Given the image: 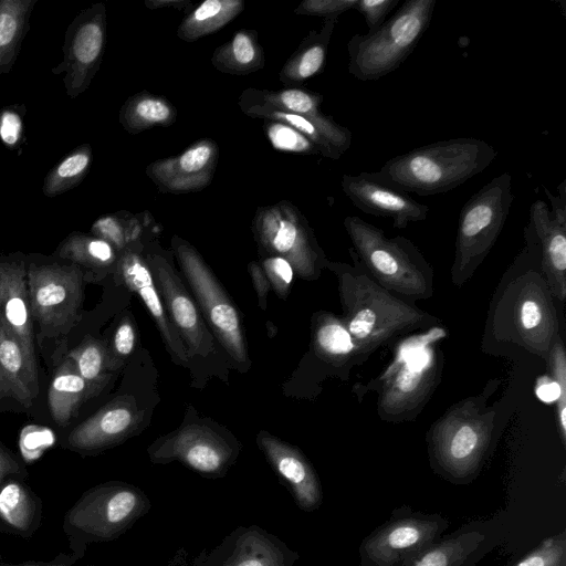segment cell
<instances>
[{"label":"cell","mask_w":566,"mask_h":566,"mask_svg":"<svg viewBox=\"0 0 566 566\" xmlns=\"http://www.w3.org/2000/svg\"><path fill=\"white\" fill-rule=\"evenodd\" d=\"M77 371L72 358L65 359L51 381L48 401L51 416L60 427H65L80 405L95 390Z\"/></svg>","instance_id":"f546056e"},{"label":"cell","mask_w":566,"mask_h":566,"mask_svg":"<svg viewBox=\"0 0 566 566\" xmlns=\"http://www.w3.org/2000/svg\"><path fill=\"white\" fill-rule=\"evenodd\" d=\"M78 374L90 384L101 386L106 381L109 368L108 349L96 339L86 340L71 353Z\"/></svg>","instance_id":"e575fe53"},{"label":"cell","mask_w":566,"mask_h":566,"mask_svg":"<svg viewBox=\"0 0 566 566\" xmlns=\"http://www.w3.org/2000/svg\"><path fill=\"white\" fill-rule=\"evenodd\" d=\"M85 566H94V565H85Z\"/></svg>","instance_id":"db71d44e"},{"label":"cell","mask_w":566,"mask_h":566,"mask_svg":"<svg viewBox=\"0 0 566 566\" xmlns=\"http://www.w3.org/2000/svg\"><path fill=\"white\" fill-rule=\"evenodd\" d=\"M512 566H566V532L546 537Z\"/></svg>","instance_id":"8d00e7d4"},{"label":"cell","mask_w":566,"mask_h":566,"mask_svg":"<svg viewBox=\"0 0 566 566\" xmlns=\"http://www.w3.org/2000/svg\"><path fill=\"white\" fill-rule=\"evenodd\" d=\"M88 156L85 154H75L65 159L57 168L61 177H73L82 172L88 165Z\"/></svg>","instance_id":"7dc6e473"},{"label":"cell","mask_w":566,"mask_h":566,"mask_svg":"<svg viewBox=\"0 0 566 566\" xmlns=\"http://www.w3.org/2000/svg\"><path fill=\"white\" fill-rule=\"evenodd\" d=\"M248 271L251 275L252 283L258 295L259 306L262 310H265L268 305V295L271 290L270 282L259 262H250Z\"/></svg>","instance_id":"ee69618b"},{"label":"cell","mask_w":566,"mask_h":566,"mask_svg":"<svg viewBox=\"0 0 566 566\" xmlns=\"http://www.w3.org/2000/svg\"><path fill=\"white\" fill-rule=\"evenodd\" d=\"M2 557H1V554H0V562H1Z\"/></svg>","instance_id":"f5cc1de1"},{"label":"cell","mask_w":566,"mask_h":566,"mask_svg":"<svg viewBox=\"0 0 566 566\" xmlns=\"http://www.w3.org/2000/svg\"><path fill=\"white\" fill-rule=\"evenodd\" d=\"M566 181L558 187L555 197L545 187L551 209L537 199L530 208L528 224L532 227L539 252L541 269L554 298H566Z\"/></svg>","instance_id":"2e32d148"},{"label":"cell","mask_w":566,"mask_h":566,"mask_svg":"<svg viewBox=\"0 0 566 566\" xmlns=\"http://www.w3.org/2000/svg\"><path fill=\"white\" fill-rule=\"evenodd\" d=\"M343 224L360 265L378 285L411 304L433 295V268L412 241L389 238L357 216L346 217Z\"/></svg>","instance_id":"8992f818"},{"label":"cell","mask_w":566,"mask_h":566,"mask_svg":"<svg viewBox=\"0 0 566 566\" xmlns=\"http://www.w3.org/2000/svg\"><path fill=\"white\" fill-rule=\"evenodd\" d=\"M43 502L21 479H10L0 488V526L28 538L41 526Z\"/></svg>","instance_id":"d4e9b609"},{"label":"cell","mask_w":566,"mask_h":566,"mask_svg":"<svg viewBox=\"0 0 566 566\" xmlns=\"http://www.w3.org/2000/svg\"><path fill=\"white\" fill-rule=\"evenodd\" d=\"M4 396L11 397V391H10V387L7 382V379L0 368V397H4Z\"/></svg>","instance_id":"816d5d0a"},{"label":"cell","mask_w":566,"mask_h":566,"mask_svg":"<svg viewBox=\"0 0 566 566\" xmlns=\"http://www.w3.org/2000/svg\"><path fill=\"white\" fill-rule=\"evenodd\" d=\"M450 522L439 513L402 505L360 543L359 566H409L438 541Z\"/></svg>","instance_id":"7c38bea8"},{"label":"cell","mask_w":566,"mask_h":566,"mask_svg":"<svg viewBox=\"0 0 566 566\" xmlns=\"http://www.w3.org/2000/svg\"><path fill=\"white\" fill-rule=\"evenodd\" d=\"M323 96L302 87H284L277 91L249 87L239 97L241 112L255 118L265 111L294 113L307 117H319Z\"/></svg>","instance_id":"484cf974"},{"label":"cell","mask_w":566,"mask_h":566,"mask_svg":"<svg viewBox=\"0 0 566 566\" xmlns=\"http://www.w3.org/2000/svg\"><path fill=\"white\" fill-rule=\"evenodd\" d=\"M0 321L36 366L27 276L23 268L14 263H0Z\"/></svg>","instance_id":"7402d4cb"},{"label":"cell","mask_w":566,"mask_h":566,"mask_svg":"<svg viewBox=\"0 0 566 566\" xmlns=\"http://www.w3.org/2000/svg\"><path fill=\"white\" fill-rule=\"evenodd\" d=\"M497 150L474 137L438 140L388 159L374 176L418 196L448 192L485 170Z\"/></svg>","instance_id":"5b68a950"},{"label":"cell","mask_w":566,"mask_h":566,"mask_svg":"<svg viewBox=\"0 0 566 566\" xmlns=\"http://www.w3.org/2000/svg\"><path fill=\"white\" fill-rule=\"evenodd\" d=\"M104 43V32L101 24L91 22L83 25L74 40V54L78 62L91 64L97 60Z\"/></svg>","instance_id":"74e56055"},{"label":"cell","mask_w":566,"mask_h":566,"mask_svg":"<svg viewBox=\"0 0 566 566\" xmlns=\"http://www.w3.org/2000/svg\"><path fill=\"white\" fill-rule=\"evenodd\" d=\"M338 19H325L319 30H312L286 60L279 73L285 87H301L324 70L329 42Z\"/></svg>","instance_id":"4316f807"},{"label":"cell","mask_w":566,"mask_h":566,"mask_svg":"<svg viewBox=\"0 0 566 566\" xmlns=\"http://www.w3.org/2000/svg\"><path fill=\"white\" fill-rule=\"evenodd\" d=\"M490 537L486 532L463 527L442 535L409 566H474L488 552Z\"/></svg>","instance_id":"603a6c76"},{"label":"cell","mask_w":566,"mask_h":566,"mask_svg":"<svg viewBox=\"0 0 566 566\" xmlns=\"http://www.w3.org/2000/svg\"><path fill=\"white\" fill-rule=\"evenodd\" d=\"M211 64L217 71L230 75H248L262 70L265 54L258 32L252 29L237 31L213 51Z\"/></svg>","instance_id":"4dcf8cb0"},{"label":"cell","mask_w":566,"mask_h":566,"mask_svg":"<svg viewBox=\"0 0 566 566\" xmlns=\"http://www.w3.org/2000/svg\"><path fill=\"white\" fill-rule=\"evenodd\" d=\"M144 256L167 315L189 356L207 357L213 349V335L208 331L195 298L163 253L146 251L144 244Z\"/></svg>","instance_id":"5bb4252c"},{"label":"cell","mask_w":566,"mask_h":566,"mask_svg":"<svg viewBox=\"0 0 566 566\" xmlns=\"http://www.w3.org/2000/svg\"><path fill=\"white\" fill-rule=\"evenodd\" d=\"M441 325L398 338L392 359L381 374L365 385V392H377V413L386 422L413 421L432 397L442 379Z\"/></svg>","instance_id":"3957f363"},{"label":"cell","mask_w":566,"mask_h":566,"mask_svg":"<svg viewBox=\"0 0 566 566\" xmlns=\"http://www.w3.org/2000/svg\"><path fill=\"white\" fill-rule=\"evenodd\" d=\"M0 368L11 397L30 408L39 392L38 367L32 365L20 340L0 321Z\"/></svg>","instance_id":"f1b7e54d"},{"label":"cell","mask_w":566,"mask_h":566,"mask_svg":"<svg viewBox=\"0 0 566 566\" xmlns=\"http://www.w3.org/2000/svg\"><path fill=\"white\" fill-rule=\"evenodd\" d=\"M525 247L499 285L485 326V336L510 344L547 364L559 334L554 297L541 269L532 227L524 228Z\"/></svg>","instance_id":"6da1fadb"},{"label":"cell","mask_w":566,"mask_h":566,"mask_svg":"<svg viewBox=\"0 0 566 566\" xmlns=\"http://www.w3.org/2000/svg\"><path fill=\"white\" fill-rule=\"evenodd\" d=\"M145 6L150 9H176L179 11H190L193 4L189 0H145Z\"/></svg>","instance_id":"681fc988"},{"label":"cell","mask_w":566,"mask_h":566,"mask_svg":"<svg viewBox=\"0 0 566 566\" xmlns=\"http://www.w3.org/2000/svg\"><path fill=\"white\" fill-rule=\"evenodd\" d=\"M514 200L512 177L492 178L463 205L457 229L450 280L458 289L471 280L495 244Z\"/></svg>","instance_id":"9c48e42d"},{"label":"cell","mask_w":566,"mask_h":566,"mask_svg":"<svg viewBox=\"0 0 566 566\" xmlns=\"http://www.w3.org/2000/svg\"><path fill=\"white\" fill-rule=\"evenodd\" d=\"M256 443L272 468L287 483L297 505L306 512L318 509L323 500L321 482L303 452L264 430L258 433Z\"/></svg>","instance_id":"44dd1931"},{"label":"cell","mask_w":566,"mask_h":566,"mask_svg":"<svg viewBox=\"0 0 566 566\" xmlns=\"http://www.w3.org/2000/svg\"><path fill=\"white\" fill-rule=\"evenodd\" d=\"M20 128L21 124L19 117L12 113H6L0 127L2 140L9 145L14 144L19 138Z\"/></svg>","instance_id":"bcb514c9"},{"label":"cell","mask_w":566,"mask_h":566,"mask_svg":"<svg viewBox=\"0 0 566 566\" xmlns=\"http://www.w3.org/2000/svg\"><path fill=\"white\" fill-rule=\"evenodd\" d=\"M144 422V410L133 396H120L78 424L67 437L71 449L94 452L122 442Z\"/></svg>","instance_id":"ffe728a7"},{"label":"cell","mask_w":566,"mask_h":566,"mask_svg":"<svg viewBox=\"0 0 566 566\" xmlns=\"http://www.w3.org/2000/svg\"><path fill=\"white\" fill-rule=\"evenodd\" d=\"M177 109L165 96L142 91L124 105L122 122L132 134L154 127H167L176 123Z\"/></svg>","instance_id":"d6a6232c"},{"label":"cell","mask_w":566,"mask_h":566,"mask_svg":"<svg viewBox=\"0 0 566 566\" xmlns=\"http://www.w3.org/2000/svg\"><path fill=\"white\" fill-rule=\"evenodd\" d=\"M312 344L319 359L346 373L357 366V349L340 316L318 312L312 318Z\"/></svg>","instance_id":"83f0119b"},{"label":"cell","mask_w":566,"mask_h":566,"mask_svg":"<svg viewBox=\"0 0 566 566\" xmlns=\"http://www.w3.org/2000/svg\"><path fill=\"white\" fill-rule=\"evenodd\" d=\"M340 186L356 208L371 216L391 218L396 229H405L410 222L424 221L428 217V206L378 180L373 172L345 174Z\"/></svg>","instance_id":"ac0fdd59"},{"label":"cell","mask_w":566,"mask_h":566,"mask_svg":"<svg viewBox=\"0 0 566 566\" xmlns=\"http://www.w3.org/2000/svg\"><path fill=\"white\" fill-rule=\"evenodd\" d=\"M224 566H289L287 557L274 539L253 527L242 533Z\"/></svg>","instance_id":"836d02e7"},{"label":"cell","mask_w":566,"mask_h":566,"mask_svg":"<svg viewBox=\"0 0 566 566\" xmlns=\"http://www.w3.org/2000/svg\"><path fill=\"white\" fill-rule=\"evenodd\" d=\"M155 463L179 461L205 475L224 473L234 459L233 447L205 423L189 422L158 438L147 450Z\"/></svg>","instance_id":"9a60e30c"},{"label":"cell","mask_w":566,"mask_h":566,"mask_svg":"<svg viewBox=\"0 0 566 566\" xmlns=\"http://www.w3.org/2000/svg\"><path fill=\"white\" fill-rule=\"evenodd\" d=\"M218 160V144L211 138H201L176 156L150 163L146 175L163 193L196 192L209 186Z\"/></svg>","instance_id":"e0dca14e"},{"label":"cell","mask_w":566,"mask_h":566,"mask_svg":"<svg viewBox=\"0 0 566 566\" xmlns=\"http://www.w3.org/2000/svg\"><path fill=\"white\" fill-rule=\"evenodd\" d=\"M261 266L275 294L285 298L291 291L294 269L292 264L281 256H263Z\"/></svg>","instance_id":"ab89813d"},{"label":"cell","mask_w":566,"mask_h":566,"mask_svg":"<svg viewBox=\"0 0 566 566\" xmlns=\"http://www.w3.org/2000/svg\"><path fill=\"white\" fill-rule=\"evenodd\" d=\"M358 0H304L295 9L294 13L325 19H338V17L355 9Z\"/></svg>","instance_id":"60d3db41"},{"label":"cell","mask_w":566,"mask_h":566,"mask_svg":"<svg viewBox=\"0 0 566 566\" xmlns=\"http://www.w3.org/2000/svg\"><path fill=\"white\" fill-rule=\"evenodd\" d=\"M436 0H408L374 32L354 34L347 43L348 72L376 81L397 70L427 31Z\"/></svg>","instance_id":"ba28073f"},{"label":"cell","mask_w":566,"mask_h":566,"mask_svg":"<svg viewBox=\"0 0 566 566\" xmlns=\"http://www.w3.org/2000/svg\"><path fill=\"white\" fill-rule=\"evenodd\" d=\"M17 32L15 19L7 13L0 14V46L9 44Z\"/></svg>","instance_id":"f907efd6"},{"label":"cell","mask_w":566,"mask_h":566,"mask_svg":"<svg viewBox=\"0 0 566 566\" xmlns=\"http://www.w3.org/2000/svg\"><path fill=\"white\" fill-rule=\"evenodd\" d=\"M252 232L262 256L287 260L304 280H317L329 261L307 219L292 202L282 200L259 207Z\"/></svg>","instance_id":"8fae6325"},{"label":"cell","mask_w":566,"mask_h":566,"mask_svg":"<svg viewBox=\"0 0 566 566\" xmlns=\"http://www.w3.org/2000/svg\"><path fill=\"white\" fill-rule=\"evenodd\" d=\"M136 345V328L132 319L126 316L117 326L108 349L109 368H119L130 356Z\"/></svg>","instance_id":"f35d334b"},{"label":"cell","mask_w":566,"mask_h":566,"mask_svg":"<svg viewBox=\"0 0 566 566\" xmlns=\"http://www.w3.org/2000/svg\"><path fill=\"white\" fill-rule=\"evenodd\" d=\"M95 228L106 242H112L117 249L124 250L129 245L128 223L124 227L116 218L108 217L97 221Z\"/></svg>","instance_id":"7bdbcfd3"},{"label":"cell","mask_w":566,"mask_h":566,"mask_svg":"<svg viewBox=\"0 0 566 566\" xmlns=\"http://www.w3.org/2000/svg\"><path fill=\"white\" fill-rule=\"evenodd\" d=\"M138 488L111 481L86 490L62 521L70 552L82 558L87 545L116 539L149 509Z\"/></svg>","instance_id":"52a82bcc"},{"label":"cell","mask_w":566,"mask_h":566,"mask_svg":"<svg viewBox=\"0 0 566 566\" xmlns=\"http://www.w3.org/2000/svg\"><path fill=\"white\" fill-rule=\"evenodd\" d=\"M81 558L73 553H60L49 560H30L3 566H75Z\"/></svg>","instance_id":"c3c4849f"},{"label":"cell","mask_w":566,"mask_h":566,"mask_svg":"<svg viewBox=\"0 0 566 566\" xmlns=\"http://www.w3.org/2000/svg\"><path fill=\"white\" fill-rule=\"evenodd\" d=\"M353 264L328 261L337 280L342 315L357 349V366L392 340L440 325V319L378 285L349 248Z\"/></svg>","instance_id":"7a4b0ae2"},{"label":"cell","mask_w":566,"mask_h":566,"mask_svg":"<svg viewBox=\"0 0 566 566\" xmlns=\"http://www.w3.org/2000/svg\"><path fill=\"white\" fill-rule=\"evenodd\" d=\"M263 132L277 151L300 155H321L318 148L304 135L287 124L263 119Z\"/></svg>","instance_id":"d590c367"},{"label":"cell","mask_w":566,"mask_h":566,"mask_svg":"<svg viewBox=\"0 0 566 566\" xmlns=\"http://www.w3.org/2000/svg\"><path fill=\"white\" fill-rule=\"evenodd\" d=\"M499 380H491L481 394L451 405L426 433L432 470L455 484L473 481L495 443L496 410L488 398Z\"/></svg>","instance_id":"277c9868"},{"label":"cell","mask_w":566,"mask_h":566,"mask_svg":"<svg viewBox=\"0 0 566 566\" xmlns=\"http://www.w3.org/2000/svg\"><path fill=\"white\" fill-rule=\"evenodd\" d=\"M171 248L213 337L242 371L248 370L251 363L244 327L234 303L193 245L174 235Z\"/></svg>","instance_id":"30bf717a"},{"label":"cell","mask_w":566,"mask_h":566,"mask_svg":"<svg viewBox=\"0 0 566 566\" xmlns=\"http://www.w3.org/2000/svg\"><path fill=\"white\" fill-rule=\"evenodd\" d=\"M25 475L23 468L0 446V488L10 479H22Z\"/></svg>","instance_id":"f6af8a7d"},{"label":"cell","mask_w":566,"mask_h":566,"mask_svg":"<svg viewBox=\"0 0 566 566\" xmlns=\"http://www.w3.org/2000/svg\"><path fill=\"white\" fill-rule=\"evenodd\" d=\"M399 0H358L355 7L364 18L368 32H374L385 21L389 12L397 7Z\"/></svg>","instance_id":"b9f144b4"},{"label":"cell","mask_w":566,"mask_h":566,"mask_svg":"<svg viewBox=\"0 0 566 566\" xmlns=\"http://www.w3.org/2000/svg\"><path fill=\"white\" fill-rule=\"evenodd\" d=\"M31 316L42 332L62 333L80 315L83 274L71 266H32L27 276Z\"/></svg>","instance_id":"4fadbf2b"},{"label":"cell","mask_w":566,"mask_h":566,"mask_svg":"<svg viewBox=\"0 0 566 566\" xmlns=\"http://www.w3.org/2000/svg\"><path fill=\"white\" fill-rule=\"evenodd\" d=\"M244 6L243 0H206L188 11L177 29V36L195 42L212 34L235 19Z\"/></svg>","instance_id":"1f68e13d"},{"label":"cell","mask_w":566,"mask_h":566,"mask_svg":"<svg viewBox=\"0 0 566 566\" xmlns=\"http://www.w3.org/2000/svg\"><path fill=\"white\" fill-rule=\"evenodd\" d=\"M255 118L290 125L308 138L318 148L321 156L333 160L339 159L352 145V132L325 114L319 117H307L294 113L265 111Z\"/></svg>","instance_id":"cb8c5ba5"},{"label":"cell","mask_w":566,"mask_h":566,"mask_svg":"<svg viewBox=\"0 0 566 566\" xmlns=\"http://www.w3.org/2000/svg\"><path fill=\"white\" fill-rule=\"evenodd\" d=\"M144 244V242H135L124 249L118 262L120 279L144 302L172 359L177 364L187 365L190 356L167 315L153 274L145 261Z\"/></svg>","instance_id":"d6986e66"}]
</instances>
